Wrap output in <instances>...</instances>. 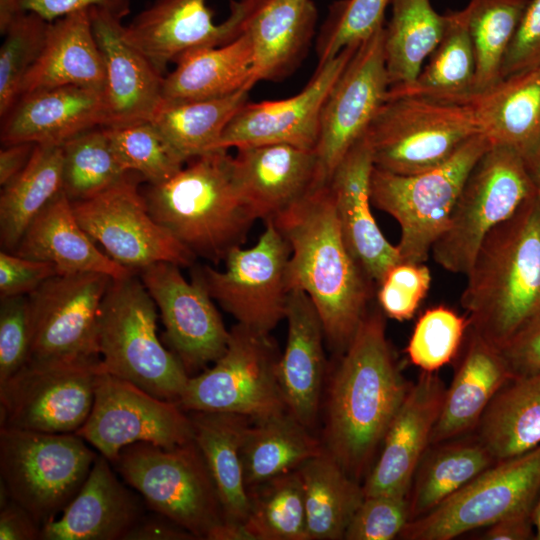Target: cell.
I'll return each instance as SVG.
<instances>
[{
  "label": "cell",
  "mask_w": 540,
  "mask_h": 540,
  "mask_svg": "<svg viewBox=\"0 0 540 540\" xmlns=\"http://www.w3.org/2000/svg\"><path fill=\"white\" fill-rule=\"evenodd\" d=\"M384 316L381 310L367 312L328 389L323 446L357 481L369 473L411 385L387 339Z\"/></svg>",
  "instance_id": "cell-1"
},
{
  "label": "cell",
  "mask_w": 540,
  "mask_h": 540,
  "mask_svg": "<svg viewBox=\"0 0 540 540\" xmlns=\"http://www.w3.org/2000/svg\"><path fill=\"white\" fill-rule=\"evenodd\" d=\"M271 220L291 249L290 290L309 296L325 338L343 353L368 312L374 282L344 239L329 184L314 187Z\"/></svg>",
  "instance_id": "cell-2"
},
{
  "label": "cell",
  "mask_w": 540,
  "mask_h": 540,
  "mask_svg": "<svg viewBox=\"0 0 540 540\" xmlns=\"http://www.w3.org/2000/svg\"><path fill=\"white\" fill-rule=\"evenodd\" d=\"M465 276L469 327L499 348L540 314L537 193L487 234Z\"/></svg>",
  "instance_id": "cell-3"
},
{
  "label": "cell",
  "mask_w": 540,
  "mask_h": 540,
  "mask_svg": "<svg viewBox=\"0 0 540 540\" xmlns=\"http://www.w3.org/2000/svg\"><path fill=\"white\" fill-rule=\"evenodd\" d=\"M187 162L167 181L149 184L143 195L160 225L196 257L218 263L244 242L256 218L240 193L227 149Z\"/></svg>",
  "instance_id": "cell-4"
},
{
  "label": "cell",
  "mask_w": 540,
  "mask_h": 540,
  "mask_svg": "<svg viewBox=\"0 0 540 540\" xmlns=\"http://www.w3.org/2000/svg\"><path fill=\"white\" fill-rule=\"evenodd\" d=\"M157 309L133 274L111 281L98 319L101 368L157 398L178 403L190 376L158 337Z\"/></svg>",
  "instance_id": "cell-5"
},
{
  "label": "cell",
  "mask_w": 540,
  "mask_h": 540,
  "mask_svg": "<svg viewBox=\"0 0 540 540\" xmlns=\"http://www.w3.org/2000/svg\"><path fill=\"white\" fill-rule=\"evenodd\" d=\"M491 145L478 133L446 162L418 174L402 175L374 167L371 201L400 226L396 245L403 262L424 263L445 231L463 184L482 154Z\"/></svg>",
  "instance_id": "cell-6"
},
{
  "label": "cell",
  "mask_w": 540,
  "mask_h": 540,
  "mask_svg": "<svg viewBox=\"0 0 540 540\" xmlns=\"http://www.w3.org/2000/svg\"><path fill=\"white\" fill-rule=\"evenodd\" d=\"M478 133L467 102L395 96L386 98L365 136L374 167L412 175L443 164Z\"/></svg>",
  "instance_id": "cell-7"
},
{
  "label": "cell",
  "mask_w": 540,
  "mask_h": 540,
  "mask_svg": "<svg viewBox=\"0 0 540 540\" xmlns=\"http://www.w3.org/2000/svg\"><path fill=\"white\" fill-rule=\"evenodd\" d=\"M535 194L521 154L491 144L469 172L447 227L432 247L434 261L466 275L487 234Z\"/></svg>",
  "instance_id": "cell-8"
},
{
  "label": "cell",
  "mask_w": 540,
  "mask_h": 540,
  "mask_svg": "<svg viewBox=\"0 0 540 540\" xmlns=\"http://www.w3.org/2000/svg\"><path fill=\"white\" fill-rule=\"evenodd\" d=\"M113 465L152 511L172 519L197 539H207L225 520L215 484L194 440L173 448L137 442L124 447Z\"/></svg>",
  "instance_id": "cell-9"
},
{
  "label": "cell",
  "mask_w": 540,
  "mask_h": 540,
  "mask_svg": "<svg viewBox=\"0 0 540 540\" xmlns=\"http://www.w3.org/2000/svg\"><path fill=\"white\" fill-rule=\"evenodd\" d=\"M97 456L76 433L0 427V482L41 526L77 494Z\"/></svg>",
  "instance_id": "cell-10"
},
{
  "label": "cell",
  "mask_w": 540,
  "mask_h": 540,
  "mask_svg": "<svg viewBox=\"0 0 540 540\" xmlns=\"http://www.w3.org/2000/svg\"><path fill=\"white\" fill-rule=\"evenodd\" d=\"M281 354L270 334L237 323L213 367L190 376L178 401L185 411L224 412L254 421L287 410L278 377Z\"/></svg>",
  "instance_id": "cell-11"
},
{
  "label": "cell",
  "mask_w": 540,
  "mask_h": 540,
  "mask_svg": "<svg viewBox=\"0 0 540 540\" xmlns=\"http://www.w3.org/2000/svg\"><path fill=\"white\" fill-rule=\"evenodd\" d=\"M139 177L128 172L102 192L72 202L79 224L110 258L133 272L158 262L193 265L196 256L151 215Z\"/></svg>",
  "instance_id": "cell-12"
},
{
  "label": "cell",
  "mask_w": 540,
  "mask_h": 540,
  "mask_svg": "<svg viewBox=\"0 0 540 540\" xmlns=\"http://www.w3.org/2000/svg\"><path fill=\"white\" fill-rule=\"evenodd\" d=\"M540 492V444L496 461L436 508L408 521L399 538L450 540L499 519L532 509Z\"/></svg>",
  "instance_id": "cell-13"
},
{
  "label": "cell",
  "mask_w": 540,
  "mask_h": 540,
  "mask_svg": "<svg viewBox=\"0 0 540 540\" xmlns=\"http://www.w3.org/2000/svg\"><path fill=\"white\" fill-rule=\"evenodd\" d=\"M265 222L254 246L228 252L223 271L204 266L197 272L211 297L237 323L270 334L286 317L291 249L274 222Z\"/></svg>",
  "instance_id": "cell-14"
},
{
  "label": "cell",
  "mask_w": 540,
  "mask_h": 540,
  "mask_svg": "<svg viewBox=\"0 0 540 540\" xmlns=\"http://www.w3.org/2000/svg\"><path fill=\"white\" fill-rule=\"evenodd\" d=\"M101 362L28 363L0 383V427L76 433L94 402Z\"/></svg>",
  "instance_id": "cell-15"
},
{
  "label": "cell",
  "mask_w": 540,
  "mask_h": 540,
  "mask_svg": "<svg viewBox=\"0 0 540 540\" xmlns=\"http://www.w3.org/2000/svg\"><path fill=\"white\" fill-rule=\"evenodd\" d=\"M112 280L94 272L57 274L29 294V361L100 360L98 319Z\"/></svg>",
  "instance_id": "cell-16"
},
{
  "label": "cell",
  "mask_w": 540,
  "mask_h": 540,
  "mask_svg": "<svg viewBox=\"0 0 540 540\" xmlns=\"http://www.w3.org/2000/svg\"><path fill=\"white\" fill-rule=\"evenodd\" d=\"M113 464L137 442L173 448L194 440L187 411L101 369L91 412L76 432Z\"/></svg>",
  "instance_id": "cell-17"
},
{
  "label": "cell",
  "mask_w": 540,
  "mask_h": 540,
  "mask_svg": "<svg viewBox=\"0 0 540 540\" xmlns=\"http://www.w3.org/2000/svg\"><path fill=\"white\" fill-rule=\"evenodd\" d=\"M154 0L124 26L126 40L163 74L167 65L191 50L230 43L243 35L267 0Z\"/></svg>",
  "instance_id": "cell-18"
},
{
  "label": "cell",
  "mask_w": 540,
  "mask_h": 540,
  "mask_svg": "<svg viewBox=\"0 0 540 540\" xmlns=\"http://www.w3.org/2000/svg\"><path fill=\"white\" fill-rule=\"evenodd\" d=\"M384 44L383 26L359 45L325 100L314 150L318 185L329 183L386 100L389 81Z\"/></svg>",
  "instance_id": "cell-19"
},
{
  "label": "cell",
  "mask_w": 540,
  "mask_h": 540,
  "mask_svg": "<svg viewBox=\"0 0 540 540\" xmlns=\"http://www.w3.org/2000/svg\"><path fill=\"white\" fill-rule=\"evenodd\" d=\"M139 275L160 312L166 339L188 374L220 358L230 330L197 270L191 282L170 262L149 265Z\"/></svg>",
  "instance_id": "cell-20"
},
{
  "label": "cell",
  "mask_w": 540,
  "mask_h": 540,
  "mask_svg": "<svg viewBox=\"0 0 540 540\" xmlns=\"http://www.w3.org/2000/svg\"><path fill=\"white\" fill-rule=\"evenodd\" d=\"M359 45L317 65L296 95L274 101L247 102L225 129L219 149L288 144L315 150L325 100Z\"/></svg>",
  "instance_id": "cell-21"
},
{
  "label": "cell",
  "mask_w": 540,
  "mask_h": 540,
  "mask_svg": "<svg viewBox=\"0 0 540 540\" xmlns=\"http://www.w3.org/2000/svg\"><path fill=\"white\" fill-rule=\"evenodd\" d=\"M445 391L436 372L422 371L410 385L385 433L380 456L365 477V496H408L415 472L431 446Z\"/></svg>",
  "instance_id": "cell-22"
},
{
  "label": "cell",
  "mask_w": 540,
  "mask_h": 540,
  "mask_svg": "<svg viewBox=\"0 0 540 540\" xmlns=\"http://www.w3.org/2000/svg\"><path fill=\"white\" fill-rule=\"evenodd\" d=\"M89 15L105 67L104 127L151 121L162 102L163 74L126 40L122 20L98 8Z\"/></svg>",
  "instance_id": "cell-23"
},
{
  "label": "cell",
  "mask_w": 540,
  "mask_h": 540,
  "mask_svg": "<svg viewBox=\"0 0 540 540\" xmlns=\"http://www.w3.org/2000/svg\"><path fill=\"white\" fill-rule=\"evenodd\" d=\"M373 168L364 134L340 161L328 184L344 239L368 277L378 285L388 270L402 260L397 246L386 239L371 210Z\"/></svg>",
  "instance_id": "cell-24"
},
{
  "label": "cell",
  "mask_w": 540,
  "mask_h": 540,
  "mask_svg": "<svg viewBox=\"0 0 540 540\" xmlns=\"http://www.w3.org/2000/svg\"><path fill=\"white\" fill-rule=\"evenodd\" d=\"M102 90L59 86L23 94L2 119L3 145L16 143L63 145L87 130L106 126Z\"/></svg>",
  "instance_id": "cell-25"
},
{
  "label": "cell",
  "mask_w": 540,
  "mask_h": 540,
  "mask_svg": "<svg viewBox=\"0 0 540 540\" xmlns=\"http://www.w3.org/2000/svg\"><path fill=\"white\" fill-rule=\"evenodd\" d=\"M233 158L240 193L256 219L275 218L318 186L314 150L270 144L238 148Z\"/></svg>",
  "instance_id": "cell-26"
},
{
  "label": "cell",
  "mask_w": 540,
  "mask_h": 540,
  "mask_svg": "<svg viewBox=\"0 0 540 540\" xmlns=\"http://www.w3.org/2000/svg\"><path fill=\"white\" fill-rule=\"evenodd\" d=\"M110 463L97 456L61 516L42 526L41 540H124L144 512L140 499L116 477Z\"/></svg>",
  "instance_id": "cell-27"
},
{
  "label": "cell",
  "mask_w": 540,
  "mask_h": 540,
  "mask_svg": "<svg viewBox=\"0 0 540 540\" xmlns=\"http://www.w3.org/2000/svg\"><path fill=\"white\" fill-rule=\"evenodd\" d=\"M285 319L288 335L278 364V377L287 410L310 428L316 419L325 373L320 316L309 298L299 289L289 292Z\"/></svg>",
  "instance_id": "cell-28"
},
{
  "label": "cell",
  "mask_w": 540,
  "mask_h": 540,
  "mask_svg": "<svg viewBox=\"0 0 540 540\" xmlns=\"http://www.w3.org/2000/svg\"><path fill=\"white\" fill-rule=\"evenodd\" d=\"M466 345L434 426L431 445L474 431L486 408L513 376L500 348L470 327Z\"/></svg>",
  "instance_id": "cell-29"
},
{
  "label": "cell",
  "mask_w": 540,
  "mask_h": 540,
  "mask_svg": "<svg viewBox=\"0 0 540 540\" xmlns=\"http://www.w3.org/2000/svg\"><path fill=\"white\" fill-rule=\"evenodd\" d=\"M12 253L50 262L59 274L94 272L121 279L134 273L96 247L79 224L64 191L38 214Z\"/></svg>",
  "instance_id": "cell-30"
},
{
  "label": "cell",
  "mask_w": 540,
  "mask_h": 540,
  "mask_svg": "<svg viewBox=\"0 0 540 540\" xmlns=\"http://www.w3.org/2000/svg\"><path fill=\"white\" fill-rule=\"evenodd\" d=\"M68 85L104 90V61L89 10L49 23L44 47L24 79L21 95Z\"/></svg>",
  "instance_id": "cell-31"
},
{
  "label": "cell",
  "mask_w": 540,
  "mask_h": 540,
  "mask_svg": "<svg viewBox=\"0 0 540 540\" xmlns=\"http://www.w3.org/2000/svg\"><path fill=\"white\" fill-rule=\"evenodd\" d=\"M466 102L491 144L511 147L523 159L540 144V66L502 78Z\"/></svg>",
  "instance_id": "cell-32"
},
{
  "label": "cell",
  "mask_w": 540,
  "mask_h": 540,
  "mask_svg": "<svg viewBox=\"0 0 540 540\" xmlns=\"http://www.w3.org/2000/svg\"><path fill=\"white\" fill-rule=\"evenodd\" d=\"M318 18L312 0H267L247 32L254 53V85L289 76L304 59Z\"/></svg>",
  "instance_id": "cell-33"
},
{
  "label": "cell",
  "mask_w": 540,
  "mask_h": 540,
  "mask_svg": "<svg viewBox=\"0 0 540 540\" xmlns=\"http://www.w3.org/2000/svg\"><path fill=\"white\" fill-rule=\"evenodd\" d=\"M163 79L162 101L226 96L253 86L254 53L248 32L234 41L179 56Z\"/></svg>",
  "instance_id": "cell-34"
},
{
  "label": "cell",
  "mask_w": 540,
  "mask_h": 540,
  "mask_svg": "<svg viewBox=\"0 0 540 540\" xmlns=\"http://www.w3.org/2000/svg\"><path fill=\"white\" fill-rule=\"evenodd\" d=\"M215 484L225 520L244 523L250 495L244 479L241 448L249 418L224 412L187 411Z\"/></svg>",
  "instance_id": "cell-35"
},
{
  "label": "cell",
  "mask_w": 540,
  "mask_h": 540,
  "mask_svg": "<svg viewBox=\"0 0 540 540\" xmlns=\"http://www.w3.org/2000/svg\"><path fill=\"white\" fill-rule=\"evenodd\" d=\"M443 18L441 38L427 63L411 83L389 88L387 97L415 96L463 103L472 96L476 61L467 9L448 10Z\"/></svg>",
  "instance_id": "cell-36"
},
{
  "label": "cell",
  "mask_w": 540,
  "mask_h": 540,
  "mask_svg": "<svg viewBox=\"0 0 540 540\" xmlns=\"http://www.w3.org/2000/svg\"><path fill=\"white\" fill-rule=\"evenodd\" d=\"M476 436L496 461L540 444V370L515 377L494 396L476 429Z\"/></svg>",
  "instance_id": "cell-37"
},
{
  "label": "cell",
  "mask_w": 540,
  "mask_h": 540,
  "mask_svg": "<svg viewBox=\"0 0 540 540\" xmlns=\"http://www.w3.org/2000/svg\"><path fill=\"white\" fill-rule=\"evenodd\" d=\"M324 450L288 410L249 425L241 448L248 490L300 467Z\"/></svg>",
  "instance_id": "cell-38"
},
{
  "label": "cell",
  "mask_w": 540,
  "mask_h": 540,
  "mask_svg": "<svg viewBox=\"0 0 540 540\" xmlns=\"http://www.w3.org/2000/svg\"><path fill=\"white\" fill-rule=\"evenodd\" d=\"M495 462L476 434L431 445L415 472L408 494L410 520L436 508Z\"/></svg>",
  "instance_id": "cell-39"
},
{
  "label": "cell",
  "mask_w": 540,
  "mask_h": 540,
  "mask_svg": "<svg viewBox=\"0 0 540 540\" xmlns=\"http://www.w3.org/2000/svg\"><path fill=\"white\" fill-rule=\"evenodd\" d=\"M63 145L36 144L25 168L2 186L0 241L4 251L14 252L26 230L63 191Z\"/></svg>",
  "instance_id": "cell-40"
},
{
  "label": "cell",
  "mask_w": 540,
  "mask_h": 540,
  "mask_svg": "<svg viewBox=\"0 0 540 540\" xmlns=\"http://www.w3.org/2000/svg\"><path fill=\"white\" fill-rule=\"evenodd\" d=\"M304 492L309 540L344 539L365 495L359 481L324 450L297 468Z\"/></svg>",
  "instance_id": "cell-41"
},
{
  "label": "cell",
  "mask_w": 540,
  "mask_h": 540,
  "mask_svg": "<svg viewBox=\"0 0 540 540\" xmlns=\"http://www.w3.org/2000/svg\"><path fill=\"white\" fill-rule=\"evenodd\" d=\"M249 90L207 99L162 101L152 122L187 162L219 150L228 124L248 102Z\"/></svg>",
  "instance_id": "cell-42"
},
{
  "label": "cell",
  "mask_w": 540,
  "mask_h": 540,
  "mask_svg": "<svg viewBox=\"0 0 540 540\" xmlns=\"http://www.w3.org/2000/svg\"><path fill=\"white\" fill-rule=\"evenodd\" d=\"M392 16L385 27L389 88L411 83L438 44L444 25L430 0H391Z\"/></svg>",
  "instance_id": "cell-43"
},
{
  "label": "cell",
  "mask_w": 540,
  "mask_h": 540,
  "mask_svg": "<svg viewBox=\"0 0 540 540\" xmlns=\"http://www.w3.org/2000/svg\"><path fill=\"white\" fill-rule=\"evenodd\" d=\"M528 2L470 0L466 6L476 61L472 96L483 93L502 79L503 57Z\"/></svg>",
  "instance_id": "cell-44"
},
{
  "label": "cell",
  "mask_w": 540,
  "mask_h": 540,
  "mask_svg": "<svg viewBox=\"0 0 540 540\" xmlns=\"http://www.w3.org/2000/svg\"><path fill=\"white\" fill-rule=\"evenodd\" d=\"M245 527L254 540H309L303 485L297 469L249 489Z\"/></svg>",
  "instance_id": "cell-45"
},
{
  "label": "cell",
  "mask_w": 540,
  "mask_h": 540,
  "mask_svg": "<svg viewBox=\"0 0 540 540\" xmlns=\"http://www.w3.org/2000/svg\"><path fill=\"white\" fill-rule=\"evenodd\" d=\"M63 154V191L71 202L102 192L128 173L118 164L103 126L66 141Z\"/></svg>",
  "instance_id": "cell-46"
},
{
  "label": "cell",
  "mask_w": 540,
  "mask_h": 540,
  "mask_svg": "<svg viewBox=\"0 0 540 540\" xmlns=\"http://www.w3.org/2000/svg\"><path fill=\"white\" fill-rule=\"evenodd\" d=\"M104 128L123 171L151 185L167 181L186 163L152 121Z\"/></svg>",
  "instance_id": "cell-47"
},
{
  "label": "cell",
  "mask_w": 540,
  "mask_h": 540,
  "mask_svg": "<svg viewBox=\"0 0 540 540\" xmlns=\"http://www.w3.org/2000/svg\"><path fill=\"white\" fill-rule=\"evenodd\" d=\"M48 21L21 12L6 29L0 49V116L3 119L21 96L22 84L45 44Z\"/></svg>",
  "instance_id": "cell-48"
},
{
  "label": "cell",
  "mask_w": 540,
  "mask_h": 540,
  "mask_svg": "<svg viewBox=\"0 0 540 540\" xmlns=\"http://www.w3.org/2000/svg\"><path fill=\"white\" fill-rule=\"evenodd\" d=\"M469 329L468 318L449 307L426 309L418 318L406 352L422 371L437 372L454 359Z\"/></svg>",
  "instance_id": "cell-49"
},
{
  "label": "cell",
  "mask_w": 540,
  "mask_h": 540,
  "mask_svg": "<svg viewBox=\"0 0 540 540\" xmlns=\"http://www.w3.org/2000/svg\"><path fill=\"white\" fill-rule=\"evenodd\" d=\"M390 1L333 2L317 40L318 65L335 57L347 47L360 45L383 27L385 10Z\"/></svg>",
  "instance_id": "cell-50"
},
{
  "label": "cell",
  "mask_w": 540,
  "mask_h": 540,
  "mask_svg": "<svg viewBox=\"0 0 540 540\" xmlns=\"http://www.w3.org/2000/svg\"><path fill=\"white\" fill-rule=\"evenodd\" d=\"M432 276L424 263L399 262L378 284L377 300L383 314L397 321L411 319L425 299Z\"/></svg>",
  "instance_id": "cell-51"
},
{
  "label": "cell",
  "mask_w": 540,
  "mask_h": 540,
  "mask_svg": "<svg viewBox=\"0 0 540 540\" xmlns=\"http://www.w3.org/2000/svg\"><path fill=\"white\" fill-rule=\"evenodd\" d=\"M410 520L409 498L404 495L365 496L346 529V540H392Z\"/></svg>",
  "instance_id": "cell-52"
},
{
  "label": "cell",
  "mask_w": 540,
  "mask_h": 540,
  "mask_svg": "<svg viewBox=\"0 0 540 540\" xmlns=\"http://www.w3.org/2000/svg\"><path fill=\"white\" fill-rule=\"evenodd\" d=\"M31 316L28 295L1 298L0 303V383L29 361Z\"/></svg>",
  "instance_id": "cell-53"
},
{
  "label": "cell",
  "mask_w": 540,
  "mask_h": 540,
  "mask_svg": "<svg viewBox=\"0 0 540 540\" xmlns=\"http://www.w3.org/2000/svg\"><path fill=\"white\" fill-rule=\"evenodd\" d=\"M540 66V0H529L502 61L501 77Z\"/></svg>",
  "instance_id": "cell-54"
},
{
  "label": "cell",
  "mask_w": 540,
  "mask_h": 540,
  "mask_svg": "<svg viewBox=\"0 0 540 540\" xmlns=\"http://www.w3.org/2000/svg\"><path fill=\"white\" fill-rule=\"evenodd\" d=\"M59 274L54 264L0 252V298L29 295Z\"/></svg>",
  "instance_id": "cell-55"
},
{
  "label": "cell",
  "mask_w": 540,
  "mask_h": 540,
  "mask_svg": "<svg viewBox=\"0 0 540 540\" xmlns=\"http://www.w3.org/2000/svg\"><path fill=\"white\" fill-rule=\"evenodd\" d=\"M500 350L513 378L540 370V314L519 329Z\"/></svg>",
  "instance_id": "cell-56"
},
{
  "label": "cell",
  "mask_w": 540,
  "mask_h": 540,
  "mask_svg": "<svg viewBox=\"0 0 540 540\" xmlns=\"http://www.w3.org/2000/svg\"><path fill=\"white\" fill-rule=\"evenodd\" d=\"M20 11L32 12L48 22L69 14L98 8L122 20L131 11L132 0H16Z\"/></svg>",
  "instance_id": "cell-57"
},
{
  "label": "cell",
  "mask_w": 540,
  "mask_h": 540,
  "mask_svg": "<svg viewBox=\"0 0 540 540\" xmlns=\"http://www.w3.org/2000/svg\"><path fill=\"white\" fill-rule=\"evenodd\" d=\"M41 530L33 515L13 499L0 506V540H38Z\"/></svg>",
  "instance_id": "cell-58"
},
{
  "label": "cell",
  "mask_w": 540,
  "mask_h": 540,
  "mask_svg": "<svg viewBox=\"0 0 540 540\" xmlns=\"http://www.w3.org/2000/svg\"><path fill=\"white\" fill-rule=\"evenodd\" d=\"M197 539L192 533L167 516L153 511L145 513L129 530L124 540Z\"/></svg>",
  "instance_id": "cell-59"
},
{
  "label": "cell",
  "mask_w": 540,
  "mask_h": 540,
  "mask_svg": "<svg viewBox=\"0 0 540 540\" xmlns=\"http://www.w3.org/2000/svg\"><path fill=\"white\" fill-rule=\"evenodd\" d=\"M481 539L531 540L535 539L532 509L511 513L486 527Z\"/></svg>",
  "instance_id": "cell-60"
},
{
  "label": "cell",
  "mask_w": 540,
  "mask_h": 540,
  "mask_svg": "<svg viewBox=\"0 0 540 540\" xmlns=\"http://www.w3.org/2000/svg\"><path fill=\"white\" fill-rule=\"evenodd\" d=\"M34 143L4 145L0 150V184L6 185L27 165L33 153Z\"/></svg>",
  "instance_id": "cell-61"
},
{
  "label": "cell",
  "mask_w": 540,
  "mask_h": 540,
  "mask_svg": "<svg viewBox=\"0 0 540 540\" xmlns=\"http://www.w3.org/2000/svg\"><path fill=\"white\" fill-rule=\"evenodd\" d=\"M206 540H254L244 523L223 520L215 526Z\"/></svg>",
  "instance_id": "cell-62"
},
{
  "label": "cell",
  "mask_w": 540,
  "mask_h": 540,
  "mask_svg": "<svg viewBox=\"0 0 540 540\" xmlns=\"http://www.w3.org/2000/svg\"><path fill=\"white\" fill-rule=\"evenodd\" d=\"M524 162L536 193L540 196V144L524 158Z\"/></svg>",
  "instance_id": "cell-63"
},
{
  "label": "cell",
  "mask_w": 540,
  "mask_h": 540,
  "mask_svg": "<svg viewBox=\"0 0 540 540\" xmlns=\"http://www.w3.org/2000/svg\"><path fill=\"white\" fill-rule=\"evenodd\" d=\"M532 522L535 530V540H540V492L532 507Z\"/></svg>",
  "instance_id": "cell-64"
}]
</instances>
